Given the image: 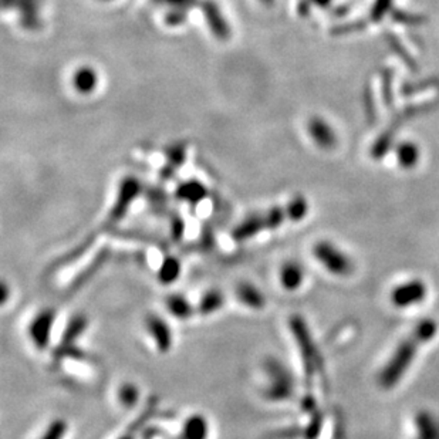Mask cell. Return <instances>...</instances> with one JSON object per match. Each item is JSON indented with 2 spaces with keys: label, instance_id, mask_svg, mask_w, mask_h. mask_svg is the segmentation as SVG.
I'll list each match as a JSON object with an SVG mask.
<instances>
[{
  "label": "cell",
  "instance_id": "4316f807",
  "mask_svg": "<svg viewBox=\"0 0 439 439\" xmlns=\"http://www.w3.org/2000/svg\"><path fill=\"white\" fill-rule=\"evenodd\" d=\"M188 19V11L182 8H171L165 15V23L168 26H180Z\"/></svg>",
  "mask_w": 439,
  "mask_h": 439
},
{
  "label": "cell",
  "instance_id": "7402d4cb",
  "mask_svg": "<svg viewBox=\"0 0 439 439\" xmlns=\"http://www.w3.org/2000/svg\"><path fill=\"white\" fill-rule=\"evenodd\" d=\"M73 84H74V88L80 94H90L95 90V87L98 84V76H97L94 69L81 67L74 73Z\"/></svg>",
  "mask_w": 439,
  "mask_h": 439
},
{
  "label": "cell",
  "instance_id": "2e32d148",
  "mask_svg": "<svg viewBox=\"0 0 439 439\" xmlns=\"http://www.w3.org/2000/svg\"><path fill=\"white\" fill-rule=\"evenodd\" d=\"M291 329L295 332V336L299 339L302 358L306 365V370L313 374V371L320 365V356L315 350L312 337L309 336V332L306 330L303 322L300 319H295L291 322Z\"/></svg>",
  "mask_w": 439,
  "mask_h": 439
},
{
  "label": "cell",
  "instance_id": "ffe728a7",
  "mask_svg": "<svg viewBox=\"0 0 439 439\" xmlns=\"http://www.w3.org/2000/svg\"><path fill=\"white\" fill-rule=\"evenodd\" d=\"M175 197L184 204L197 206L208 197V189L202 182L197 180H188L178 185L175 191Z\"/></svg>",
  "mask_w": 439,
  "mask_h": 439
},
{
  "label": "cell",
  "instance_id": "8992f818",
  "mask_svg": "<svg viewBox=\"0 0 439 439\" xmlns=\"http://www.w3.org/2000/svg\"><path fill=\"white\" fill-rule=\"evenodd\" d=\"M232 296L238 306L250 313H262L267 306L264 291L253 280H238L233 286Z\"/></svg>",
  "mask_w": 439,
  "mask_h": 439
},
{
  "label": "cell",
  "instance_id": "52a82bcc",
  "mask_svg": "<svg viewBox=\"0 0 439 439\" xmlns=\"http://www.w3.org/2000/svg\"><path fill=\"white\" fill-rule=\"evenodd\" d=\"M139 192H141V184L138 182V180H135L134 177L124 178L119 184L115 204L112 205L105 218L104 226H114L117 222H119L127 215L128 209L131 208L134 199L139 195Z\"/></svg>",
  "mask_w": 439,
  "mask_h": 439
},
{
  "label": "cell",
  "instance_id": "4dcf8cb0",
  "mask_svg": "<svg viewBox=\"0 0 439 439\" xmlns=\"http://www.w3.org/2000/svg\"><path fill=\"white\" fill-rule=\"evenodd\" d=\"M117 439H134L129 433H124L122 436H119V438H117Z\"/></svg>",
  "mask_w": 439,
  "mask_h": 439
},
{
  "label": "cell",
  "instance_id": "83f0119b",
  "mask_svg": "<svg viewBox=\"0 0 439 439\" xmlns=\"http://www.w3.org/2000/svg\"><path fill=\"white\" fill-rule=\"evenodd\" d=\"M154 2L158 5H167L171 8H182V9L189 11L191 8L197 5L199 6L201 0H154Z\"/></svg>",
  "mask_w": 439,
  "mask_h": 439
},
{
  "label": "cell",
  "instance_id": "9c48e42d",
  "mask_svg": "<svg viewBox=\"0 0 439 439\" xmlns=\"http://www.w3.org/2000/svg\"><path fill=\"white\" fill-rule=\"evenodd\" d=\"M195 303H197L198 317H202V319L215 317L216 315L222 313L223 309L226 308L228 295L221 287L211 286L201 291V295L198 296Z\"/></svg>",
  "mask_w": 439,
  "mask_h": 439
},
{
  "label": "cell",
  "instance_id": "cb8c5ba5",
  "mask_svg": "<svg viewBox=\"0 0 439 439\" xmlns=\"http://www.w3.org/2000/svg\"><path fill=\"white\" fill-rule=\"evenodd\" d=\"M284 208L287 213V221L290 222H300L309 213V202L300 195L290 199Z\"/></svg>",
  "mask_w": 439,
  "mask_h": 439
},
{
  "label": "cell",
  "instance_id": "ac0fdd59",
  "mask_svg": "<svg viewBox=\"0 0 439 439\" xmlns=\"http://www.w3.org/2000/svg\"><path fill=\"white\" fill-rule=\"evenodd\" d=\"M182 273H184V266L180 257L174 254H168L163 257L156 271V279L158 284L164 287H171L181 279Z\"/></svg>",
  "mask_w": 439,
  "mask_h": 439
},
{
  "label": "cell",
  "instance_id": "9a60e30c",
  "mask_svg": "<svg viewBox=\"0 0 439 439\" xmlns=\"http://www.w3.org/2000/svg\"><path fill=\"white\" fill-rule=\"evenodd\" d=\"M267 232L263 212H253L245 216L232 230V238L238 243H247L253 239H257L259 235Z\"/></svg>",
  "mask_w": 439,
  "mask_h": 439
},
{
  "label": "cell",
  "instance_id": "d4e9b609",
  "mask_svg": "<svg viewBox=\"0 0 439 439\" xmlns=\"http://www.w3.org/2000/svg\"><path fill=\"white\" fill-rule=\"evenodd\" d=\"M397 160L401 167L409 170L415 167L416 163L419 161V150L412 142H404L398 146Z\"/></svg>",
  "mask_w": 439,
  "mask_h": 439
},
{
  "label": "cell",
  "instance_id": "7c38bea8",
  "mask_svg": "<svg viewBox=\"0 0 439 439\" xmlns=\"http://www.w3.org/2000/svg\"><path fill=\"white\" fill-rule=\"evenodd\" d=\"M426 296V287L421 280H411L397 286L392 290L391 300L397 308H411L421 303Z\"/></svg>",
  "mask_w": 439,
  "mask_h": 439
},
{
  "label": "cell",
  "instance_id": "603a6c76",
  "mask_svg": "<svg viewBox=\"0 0 439 439\" xmlns=\"http://www.w3.org/2000/svg\"><path fill=\"white\" fill-rule=\"evenodd\" d=\"M415 423L418 429L416 439H439V423L429 414H418Z\"/></svg>",
  "mask_w": 439,
  "mask_h": 439
},
{
  "label": "cell",
  "instance_id": "30bf717a",
  "mask_svg": "<svg viewBox=\"0 0 439 439\" xmlns=\"http://www.w3.org/2000/svg\"><path fill=\"white\" fill-rule=\"evenodd\" d=\"M211 433L209 416L201 411H194L182 418L177 439H209Z\"/></svg>",
  "mask_w": 439,
  "mask_h": 439
},
{
  "label": "cell",
  "instance_id": "e0dca14e",
  "mask_svg": "<svg viewBox=\"0 0 439 439\" xmlns=\"http://www.w3.org/2000/svg\"><path fill=\"white\" fill-rule=\"evenodd\" d=\"M142 398V390L132 380H122L114 388V402L121 411L135 409Z\"/></svg>",
  "mask_w": 439,
  "mask_h": 439
},
{
  "label": "cell",
  "instance_id": "6da1fadb",
  "mask_svg": "<svg viewBox=\"0 0 439 439\" xmlns=\"http://www.w3.org/2000/svg\"><path fill=\"white\" fill-rule=\"evenodd\" d=\"M438 332V326L433 320L425 319L419 322L415 329L412 330L411 337L405 339L395 350L392 357L390 358L388 364L382 368L380 374V384L384 388H392L405 374L408 367L412 364L416 349L428 341H431Z\"/></svg>",
  "mask_w": 439,
  "mask_h": 439
},
{
  "label": "cell",
  "instance_id": "484cf974",
  "mask_svg": "<svg viewBox=\"0 0 439 439\" xmlns=\"http://www.w3.org/2000/svg\"><path fill=\"white\" fill-rule=\"evenodd\" d=\"M67 431H69L67 421L62 416H56L45 426L39 439H64Z\"/></svg>",
  "mask_w": 439,
  "mask_h": 439
},
{
  "label": "cell",
  "instance_id": "d6986e66",
  "mask_svg": "<svg viewBox=\"0 0 439 439\" xmlns=\"http://www.w3.org/2000/svg\"><path fill=\"white\" fill-rule=\"evenodd\" d=\"M309 132L315 142L323 150H330L337 144V136L333 128L320 117H313L309 121Z\"/></svg>",
  "mask_w": 439,
  "mask_h": 439
},
{
  "label": "cell",
  "instance_id": "277c9868",
  "mask_svg": "<svg viewBox=\"0 0 439 439\" xmlns=\"http://www.w3.org/2000/svg\"><path fill=\"white\" fill-rule=\"evenodd\" d=\"M142 333L157 354L167 356L174 350L175 332L165 313H146L142 320Z\"/></svg>",
  "mask_w": 439,
  "mask_h": 439
},
{
  "label": "cell",
  "instance_id": "f1b7e54d",
  "mask_svg": "<svg viewBox=\"0 0 439 439\" xmlns=\"http://www.w3.org/2000/svg\"><path fill=\"white\" fill-rule=\"evenodd\" d=\"M330 2H332V0H300L299 6H298V11H299V15L306 16L310 12L313 5H316V6H326Z\"/></svg>",
  "mask_w": 439,
  "mask_h": 439
},
{
  "label": "cell",
  "instance_id": "7a4b0ae2",
  "mask_svg": "<svg viewBox=\"0 0 439 439\" xmlns=\"http://www.w3.org/2000/svg\"><path fill=\"white\" fill-rule=\"evenodd\" d=\"M259 394L269 402H286L295 394V378L280 360L269 357L260 363Z\"/></svg>",
  "mask_w": 439,
  "mask_h": 439
},
{
  "label": "cell",
  "instance_id": "f546056e",
  "mask_svg": "<svg viewBox=\"0 0 439 439\" xmlns=\"http://www.w3.org/2000/svg\"><path fill=\"white\" fill-rule=\"evenodd\" d=\"M260 2H262L263 5H266V6H270V5L274 2V0H260Z\"/></svg>",
  "mask_w": 439,
  "mask_h": 439
},
{
  "label": "cell",
  "instance_id": "4fadbf2b",
  "mask_svg": "<svg viewBox=\"0 0 439 439\" xmlns=\"http://www.w3.org/2000/svg\"><path fill=\"white\" fill-rule=\"evenodd\" d=\"M199 8L212 35L219 40H228L232 35V30L215 0H201Z\"/></svg>",
  "mask_w": 439,
  "mask_h": 439
},
{
  "label": "cell",
  "instance_id": "1f68e13d",
  "mask_svg": "<svg viewBox=\"0 0 439 439\" xmlns=\"http://www.w3.org/2000/svg\"><path fill=\"white\" fill-rule=\"evenodd\" d=\"M105 2H107V0H105Z\"/></svg>",
  "mask_w": 439,
  "mask_h": 439
},
{
  "label": "cell",
  "instance_id": "8fae6325",
  "mask_svg": "<svg viewBox=\"0 0 439 439\" xmlns=\"http://www.w3.org/2000/svg\"><path fill=\"white\" fill-rule=\"evenodd\" d=\"M277 283L281 290L287 293H295L300 290L306 280V270L298 260H284L277 269Z\"/></svg>",
  "mask_w": 439,
  "mask_h": 439
},
{
  "label": "cell",
  "instance_id": "44dd1931",
  "mask_svg": "<svg viewBox=\"0 0 439 439\" xmlns=\"http://www.w3.org/2000/svg\"><path fill=\"white\" fill-rule=\"evenodd\" d=\"M187 160V145L185 144H177L171 146V150L167 154V163L164 168L161 170V178L168 180L171 178L178 168L185 163Z\"/></svg>",
  "mask_w": 439,
  "mask_h": 439
},
{
  "label": "cell",
  "instance_id": "ba28073f",
  "mask_svg": "<svg viewBox=\"0 0 439 439\" xmlns=\"http://www.w3.org/2000/svg\"><path fill=\"white\" fill-rule=\"evenodd\" d=\"M164 313L174 322L188 323L198 317L197 303L189 299L185 293L171 291L164 298Z\"/></svg>",
  "mask_w": 439,
  "mask_h": 439
},
{
  "label": "cell",
  "instance_id": "5bb4252c",
  "mask_svg": "<svg viewBox=\"0 0 439 439\" xmlns=\"http://www.w3.org/2000/svg\"><path fill=\"white\" fill-rule=\"evenodd\" d=\"M40 0H2L5 11L13 9L21 15V25L28 30H37L42 26L39 16Z\"/></svg>",
  "mask_w": 439,
  "mask_h": 439
},
{
  "label": "cell",
  "instance_id": "5b68a950",
  "mask_svg": "<svg viewBox=\"0 0 439 439\" xmlns=\"http://www.w3.org/2000/svg\"><path fill=\"white\" fill-rule=\"evenodd\" d=\"M315 259L334 276H349L353 273V262L340 250L334 243L329 240H320L313 246Z\"/></svg>",
  "mask_w": 439,
  "mask_h": 439
},
{
  "label": "cell",
  "instance_id": "3957f363",
  "mask_svg": "<svg viewBox=\"0 0 439 439\" xmlns=\"http://www.w3.org/2000/svg\"><path fill=\"white\" fill-rule=\"evenodd\" d=\"M57 317L59 313L52 306L37 309L26 323L25 336L33 351L39 354L49 353L57 334Z\"/></svg>",
  "mask_w": 439,
  "mask_h": 439
}]
</instances>
